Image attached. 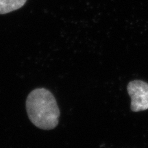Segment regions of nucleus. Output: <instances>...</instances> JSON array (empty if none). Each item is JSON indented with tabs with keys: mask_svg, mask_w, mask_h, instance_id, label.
Instances as JSON below:
<instances>
[{
	"mask_svg": "<svg viewBox=\"0 0 148 148\" xmlns=\"http://www.w3.org/2000/svg\"><path fill=\"white\" fill-rule=\"evenodd\" d=\"M26 110L29 120L38 128L49 130L58 124L60 110L54 96L45 88L30 92L26 99Z\"/></svg>",
	"mask_w": 148,
	"mask_h": 148,
	"instance_id": "1",
	"label": "nucleus"
},
{
	"mask_svg": "<svg viewBox=\"0 0 148 148\" xmlns=\"http://www.w3.org/2000/svg\"><path fill=\"white\" fill-rule=\"evenodd\" d=\"M127 91L131 99L132 112L148 110V83L140 79L132 80L127 84Z\"/></svg>",
	"mask_w": 148,
	"mask_h": 148,
	"instance_id": "2",
	"label": "nucleus"
},
{
	"mask_svg": "<svg viewBox=\"0 0 148 148\" xmlns=\"http://www.w3.org/2000/svg\"><path fill=\"white\" fill-rule=\"evenodd\" d=\"M27 0H0V14H7L23 7Z\"/></svg>",
	"mask_w": 148,
	"mask_h": 148,
	"instance_id": "3",
	"label": "nucleus"
}]
</instances>
